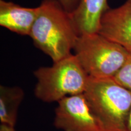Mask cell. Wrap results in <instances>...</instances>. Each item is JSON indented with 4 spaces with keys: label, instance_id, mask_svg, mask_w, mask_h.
Returning a JSON list of instances; mask_svg holds the SVG:
<instances>
[{
    "label": "cell",
    "instance_id": "6da1fadb",
    "mask_svg": "<svg viewBox=\"0 0 131 131\" xmlns=\"http://www.w3.org/2000/svg\"><path fill=\"white\" fill-rule=\"evenodd\" d=\"M30 33L35 46L53 63L71 55L79 37L70 13L58 0H42Z\"/></svg>",
    "mask_w": 131,
    "mask_h": 131
},
{
    "label": "cell",
    "instance_id": "7a4b0ae2",
    "mask_svg": "<svg viewBox=\"0 0 131 131\" xmlns=\"http://www.w3.org/2000/svg\"><path fill=\"white\" fill-rule=\"evenodd\" d=\"M84 95L100 131H127L131 91L114 78H89Z\"/></svg>",
    "mask_w": 131,
    "mask_h": 131
},
{
    "label": "cell",
    "instance_id": "3957f363",
    "mask_svg": "<svg viewBox=\"0 0 131 131\" xmlns=\"http://www.w3.org/2000/svg\"><path fill=\"white\" fill-rule=\"evenodd\" d=\"M37 79L34 94L45 103H58L67 96L83 94L89 77L74 54L40 67L34 72Z\"/></svg>",
    "mask_w": 131,
    "mask_h": 131
},
{
    "label": "cell",
    "instance_id": "277c9868",
    "mask_svg": "<svg viewBox=\"0 0 131 131\" xmlns=\"http://www.w3.org/2000/svg\"><path fill=\"white\" fill-rule=\"evenodd\" d=\"M73 51L84 71L92 78H114L129 54L122 46L98 32L80 35Z\"/></svg>",
    "mask_w": 131,
    "mask_h": 131
},
{
    "label": "cell",
    "instance_id": "5b68a950",
    "mask_svg": "<svg viewBox=\"0 0 131 131\" xmlns=\"http://www.w3.org/2000/svg\"><path fill=\"white\" fill-rule=\"evenodd\" d=\"M57 103L53 122L56 128L63 131H100L84 93L67 96Z\"/></svg>",
    "mask_w": 131,
    "mask_h": 131
},
{
    "label": "cell",
    "instance_id": "8992f818",
    "mask_svg": "<svg viewBox=\"0 0 131 131\" xmlns=\"http://www.w3.org/2000/svg\"><path fill=\"white\" fill-rule=\"evenodd\" d=\"M98 32L131 54V0L118 7H109L101 17Z\"/></svg>",
    "mask_w": 131,
    "mask_h": 131
},
{
    "label": "cell",
    "instance_id": "52a82bcc",
    "mask_svg": "<svg viewBox=\"0 0 131 131\" xmlns=\"http://www.w3.org/2000/svg\"><path fill=\"white\" fill-rule=\"evenodd\" d=\"M38 12V6L26 7L0 0V26L18 35L29 36Z\"/></svg>",
    "mask_w": 131,
    "mask_h": 131
},
{
    "label": "cell",
    "instance_id": "ba28073f",
    "mask_svg": "<svg viewBox=\"0 0 131 131\" xmlns=\"http://www.w3.org/2000/svg\"><path fill=\"white\" fill-rule=\"evenodd\" d=\"M109 8L107 0H81L71 14L79 35L98 32L101 17Z\"/></svg>",
    "mask_w": 131,
    "mask_h": 131
},
{
    "label": "cell",
    "instance_id": "9c48e42d",
    "mask_svg": "<svg viewBox=\"0 0 131 131\" xmlns=\"http://www.w3.org/2000/svg\"><path fill=\"white\" fill-rule=\"evenodd\" d=\"M24 97L23 89L19 86H0V122L15 127L19 106Z\"/></svg>",
    "mask_w": 131,
    "mask_h": 131
},
{
    "label": "cell",
    "instance_id": "30bf717a",
    "mask_svg": "<svg viewBox=\"0 0 131 131\" xmlns=\"http://www.w3.org/2000/svg\"><path fill=\"white\" fill-rule=\"evenodd\" d=\"M114 79L118 84L131 91V54L129 53L125 63Z\"/></svg>",
    "mask_w": 131,
    "mask_h": 131
},
{
    "label": "cell",
    "instance_id": "8fae6325",
    "mask_svg": "<svg viewBox=\"0 0 131 131\" xmlns=\"http://www.w3.org/2000/svg\"><path fill=\"white\" fill-rule=\"evenodd\" d=\"M81 0H58L64 9L70 14L78 7Z\"/></svg>",
    "mask_w": 131,
    "mask_h": 131
},
{
    "label": "cell",
    "instance_id": "7c38bea8",
    "mask_svg": "<svg viewBox=\"0 0 131 131\" xmlns=\"http://www.w3.org/2000/svg\"><path fill=\"white\" fill-rule=\"evenodd\" d=\"M0 131H15V127L9 126L1 124Z\"/></svg>",
    "mask_w": 131,
    "mask_h": 131
},
{
    "label": "cell",
    "instance_id": "4fadbf2b",
    "mask_svg": "<svg viewBox=\"0 0 131 131\" xmlns=\"http://www.w3.org/2000/svg\"><path fill=\"white\" fill-rule=\"evenodd\" d=\"M127 131H131V109H130V114H129L128 124H127Z\"/></svg>",
    "mask_w": 131,
    "mask_h": 131
}]
</instances>
